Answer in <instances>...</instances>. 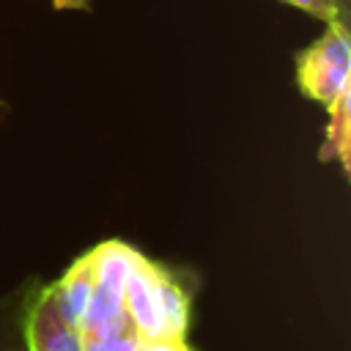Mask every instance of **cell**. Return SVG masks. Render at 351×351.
<instances>
[{"label":"cell","mask_w":351,"mask_h":351,"mask_svg":"<svg viewBox=\"0 0 351 351\" xmlns=\"http://www.w3.org/2000/svg\"><path fill=\"white\" fill-rule=\"evenodd\" d=\"M285 3L324 25L329 22H348V0H277Z\"/></svg>","instance_id":"9c48e42d"},{"label":"cell","mask_w":351,"mask_h":351,"mask_svg":"<svg viewBox=\"0 0 351 351\" xmlns=\"http://www.w3.org/2000/svg\"><path fill=\"white\" fill-rule=\"evenodd\" d=\"M318 159L326 165H337L343 176L351 173V90L326 107V126Z\"/></svg>","instance_id":"8992f818"},{"label":"cell","mask_w":351,"mask_h":351,"mask_svg":"<svg viewBox=\"0 0 351 351\" xmlns=\"http://www.w3.org/2000/svg\"><path fill=\"white\" fill-rule=\"evenodd\" d=\"M137 351H195L186 337H154V340H143Z\"/></svg>","instance_id":"30bf717a"},{"label":"cell","mask_w":351,"mask_h":351,"mask_svg":"<svg viewBox=\"0 0 351 351\" xmlns=\"http://www.w3.org/2000/svg\"><path fill=\"white\" fill-rule=\"evenodd\" d=\"M90 258H93V293L82 321V335L126 321L123 291H126V277L140 258V250L112 239L96 244L90 250Z\"/></svg>","instance_id":"3957f363"},{"label":"cell","mask_w":351,"mask_h":351,"mask_svg":"<svg viewBox=\"0 0 351 351\" xmlns=\"http://www.w3.org/2000/svg\"><path fill=\"white\" fill-rule=\"evenodd\" d=\"M55 11H90L93 0H52Z\"/></svg>","instance_id":"8fae6325"},{"label":"cell","mask_w":351,"mask_h":351,"mask_svg":"<svg viewBox=\"0 0 351 351\" xmlns=\"http://www.w3.org/2000/svg\"><path fill=\"white\" fill-rule=\"evenodd\" d=\"M123 310L143 340L186 337L192 321V291L173 269L140 252L126 277Z\"/></svg>","instance_id":"6da1fadb"},{"label":"cell","mask_w":351,"mask_h":351,"mask_svg":"<svg viewBox=\"0 0 351 351\" xmlns=\"http://www.w3.org/2000/svg\"><path fill=\"white\" fill-rule=\"evenodd\" d=\"M22 332H25L27 351H85L82 329L74 326L71 321H66L55 310L49 291L41 282H38L33 299L27 302Z\"/></svg>","instance_id":"277c9868"},{"label":"cell","mask_w":351,"mask_h":351,"mask_svg":"<svg viewBox=\"0 0 351 351\" xmlns=\"http://www.w3.org/2000/svg\"><path fill=\"white\" fill-rule=\"evenodd\" d=\"M36 288H38V280H27L16 291L0 299V351H27L22 321Z\"/></svg>","instance_id":"52a82bcc"},{"label":"cell","mask_w":351,"mask_h":351,"mask_svg":"<svg viewBox=\"0 0 351 351\" xmlns=\"http://www.w3.org/2000/svg\"><path fill=\"white\" fill-rule=\"evenodd\" d=\"M140 343L143 337L134 332L129 318L85 335V351H137Z\"/></svg>","instance_id":"ba28073f"},{"label":"cell","mask_w":351,"mask_h":351,"mask_svg":"<svg viewBox=\"0 0 351 351\" xmlns=\"http://www.w3.org/2000/svg\"><path fill=\"white\" fill-rule=\"evenodd\" d=\"M302 96L324 110L351 90V25L329 22L326 30L293 58Z\"/></svg>","instance_id":"7a4b0ae2"},{"label":"cell","mask_w":351,"mask_h":351,"mask_svg":"<svg viewBox=\"0 0 351 351\" xmlns=\"http://www.w3.org/2000/svg\"><path fill=\"white\" fill-rule=\"evenodd\" d=\"M49 299L55 304V310L71 321L74 326L82 329L88 304H90V293H93V258L90 250L82 252L55 282H47Z\"/></svg>","instance_id":"5b68a950"}]
</instances>
